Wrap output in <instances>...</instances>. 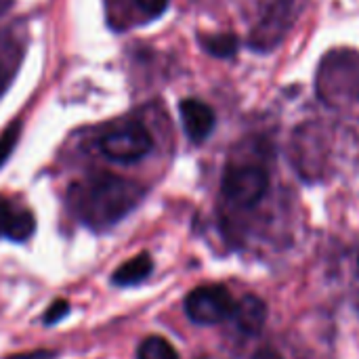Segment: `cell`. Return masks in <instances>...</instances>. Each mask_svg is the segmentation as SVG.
<instances>
[{
	"label": "cell",
	"mask_w": 359,
	"mask_h": 359,
	"mask_svg": "<svg viewBox=\"0 0 359 359\" xmlns=\"http://www.w3.org/2000/svg\"><path fill=\"white\" fill-rule=\"evenodd\" d=\"M143 198V187L135 181L101 175L80 187L74 198L76 212L93 229H105L124 219Z\"/></svg>",
	"instance_id": "6da1fadb"
},
{
	"label": "cell",
	"mask_w": 359,
	"mask_h": 359,
	"mask_svg": "<svg viewBox=\"0 0 359 359\" xmlns=\"http://www.w3.org/2000/svg\"><path fill=\"white\" fill-rule=\"evenodd\" d=\"M233 299L229 290L221 284H206L194 288L185 299V313L194 324L212 326L231 318Z\"/></svg>",
	"instance_id": "7a4b0ae2"
},
{
	"label": "cell",
	"mask_w": 359,
	"mask_h": 359,
	"mask_svg": "<svg viewBox=\"0 0 359 359\" xmlns=\"http://www.w3.org/2000/svg\"><path fill=\"white\" fill-rule=\"evenodd\" d=\"M269 189V177L261 166H231L223 177V194L242 208L259 204Z\"/></svg>",
	"instance_id": "3957f363"
},
{
	"label": "cell",
	"mask_w": 359,
	"mask_h": 359,
	"mask_svg": "<svg viewBox=\"0 0 359 359\" xmlns=\"http://www.w3.org/2000/svg\"><path fill=\"white\" fill-rule=\"evenodd\" d=\"M151 133L139 122L120 126L118 130L105 135L101 141V151L114 162H137L145 158L151 151Z\"/></svg>",
	"instance_id": "277c9868"
},
{
	"label": "cell",
	"mask_w": 359,
	"mask_h": 359,
	"mask_svg": "<svg viewBox=\"0 0 359 359\" xmlns=\"http://www.w3.org/2000/svg\"><path fill=\"white\" fill-rule=\"evenodd\" d=\"M181 120L187 137L194 143H202L215 128V111L200 99H183L181 105Z\"/></svg>",
	"instance_id": "5b68a950"
},
{
	"label": "cell",
	"mask_w": 359,
	"mask_h": 359,
	"mask_svg": "<svg viewBox=\"0 0 359 359\" xmlns=\"http://www.w3.org/2000/svg\"><path fill=\"white\" fill-rule=\"evenodd\" d=\"M36 229V219L29 210L15 206L11 200L0 198V238L11 242H25Z\"/></svg>",
	"instance_id": "8992f818"
},
{
	"label": "cell",
	"mask_w": 359,
	"mask_h": 359,
	"mask_svg": "<svg viewBox=\"0 0 359 359\" xmlns=\"http://www.w3.org/2000/svg\"><path fill=\"white\" fill-rule=\"evenodd\" d=\"M231 318L240 332L255 337L263 330V326L267 322V305L263 299H259L255 294H246L233 305Z\"/></svg>",
	"instance_id": "52a82bcc"
},
{
	"label": "cell",
	"mask_w": 359,
	"mask_h": 359,
	"mask_svg": "<svg viewBox=\"0 0 359 359\" xmlns=\"http://www.w3.org/2000/svg\"><path fill=\"white\" fill-rule=\"evenodd\" d=\"M154 269V263H151V257L147 252H141L137 255L135 259L126 261L122 267H118L111 276L114 284L118 286H133V284H139L143 282Z\"/></svg>",
	"instance_id": "ba28073f"
},
{
	"label": "cell",
	"mask_w": 359,
	"mask_h": 359,
	"mask_svg": "<svg viewBox=\"0 0 359 359\" xmlns=\"http://www.w3.org/2000/svg\"><path fill=\"white\" fill-rule=\"evenodd\" d=\"M137 359H179L175 347L162 337H147L137 351Z\"/></svg>",
	"instance_id": "9c48e42d"
},
{
	"label": "cell",
	"mask_w": 359,
	"mask_h": 359,
	"mask_svg": "<svg viewBox=\"0 0 359 359\" xmlns=\"http://www.w3.org/2000/svg\"><path fill=\"white\" fill-rule=\"evenodd\" d=\"M204 48L217 57H231L238 50V40L231 34H217L210 38H200Z\"/></svg>",
	"instance_id": "30bf717a"
},
{
	"label": "cell",
	"mask_w": 359,
	"mask_h": 359,
	"mask_svg": "<svg viewBox=\"0 0 359 359\" xmlns=\"http://www.w3.org/2000/svg\"><path fill=\"white\" fill-rule=\"evenodd\" d=\"M19 133H21V124L13 122L11 126H6V130L0 135V166L8 160L11 151L15 149L17 141H19Z\"/></svg>",
	"instance_id": "8fae6325"
},
{
	"label": "cell",
	"mask_w": 359,
	"mask_h": 359,
	"mask_svg": "<svg viewBox=\"0 0 359 359\" xmlns=\"http://www.w3.org/2000/svg\"><path fill=\"white\" fill-rule=\"evenodd\" d=\"M168 2H170V0H137L139 8H141L145 15H149V17H158V15H162V13L166 11Z\"/></svg>",
	"instance_id": "7c38bea8"
},
{
	"label": "cell",
	"mask_w": 359,
	"mask_h": 359,
	"mask_svg": "<svg viewBox=\"0 0 359 359\" xmlns=\"http://www.w3.org/2000/svg\"><path fill=\"white\" fill-rule=\"evenodd\" d=\"M67 311H69V305L65 301H57L55 305L48 307V311L44 316V324H57L63 316H67Z\"/></svg>",
	"instance_id": "4fadbf2b"
},
{
	"label": "cell",
	"mask_w": 359,
	"mask_h": 359,
	"mask_svg": "<svg viewBox=\"0 0 359 359\" xmlns=\"http://www.w3.org/2000/svg\"><path fill=\"white\" fill-rule=\"evenodd\" d=\"M6 359H55L53 351H32V353H21V355H11Z\"/></svg>",
	"instance_id": "5bb4252c"
},
{
	"label": "cell",
	"mask_w": 359,
	"mask_h": 359,
	"mask_svg": "<svg viewBox=\"0 0 359 359\" xmlns=\"http://www.w3.org/2000/svg\"><path fill=\"white\" fill-rule=\"evenodd\" d=\"M8 6H11V0H0V15H2Z\"/></svg>",
	"instance_id": "9a60e30c"
},
{
	"label": "cell",
	"mask_w": 359,
	"mask_h": 359,
	"mask_svg": "<svg viewBox=\"0 0 359 359\" xmlns=\"http://www.w3.org/2000/svg\"><path fill=\"white\" fill-rule=\"evenodd\" d=\"M0 88H2V78H0Z\"/></svg>",
	"instance_id": "2e32d148"
},
{
	"label": "cell",
	"mask_w": 359,
	"mask_h": 359,
	"mask_svg": "<svg viewBox=\"0 0 359 359\" xmlns=\"http://www.w3.org/2000/svg\"><path fill=\"white\" fill-rule=\"evenodd\" d=\"M358 263H359V257H358Z\"/></svg>",
	"instance_id": "e0dca14e"
}]
</instances>
